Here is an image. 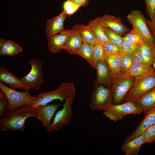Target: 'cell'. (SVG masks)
I'll return each instance as SVG.
<instances>
[{
  "instance_id": "cell-23",
  "label": "cell",
  "mask_w": 155,
  "mask_h": 155,
  "mask_svg": "<svg viewBox=\"0 0 155 155\" xmlns=\"http://www.w3.org/2000/svg\"><path fill=\"white\" fill-rule=\"evenodd\" d=\"M74 26L83 43L93 45L98 42L92 30L88 25L77 24Z\"/></svg>"
},
{
  "instance_id": "cell-22",
  "label": "cell",
  "mask_w": 155,
  "mask_h": 155,
  "mask_svg": "<svg viewBox=\"0 0 155 155\" xmlns=\"http://www.w3.org/2000/svg\"><path fill=\"white\" fill-rule=\"evenodd\" d=\"M22 51V48L13 41L0 39V55L2 56H13Z\"/></svg>"
},
{
  "instance_id": "cell-39",
  "label": "cell",
  "mask_w": 155,
  "mask_h": 155,
  "mask_svg": "<svg viewBox=\"0 0 155 155\" xmlns=\"http://www.w3.org/2000/svg\"><path fill=\"white\" fill-rule=\"evenodd\" d=\"M146 24L149 30L155 40V12L150 20H146Z\"/></svg>"
},
{
  "instance_id": "cell-25",
  "label": "cell",
  "mask_w": 155,
  "mask_h": 155,
  "mask_svg": "<svg viewBox=\"0 0 155 155\" xmlns=\"http://www.w3.org/2000/svg\"><path fill=\"white\" fill-rule=\"evenodd\" d=\"M154 70L152 67L147 64L133 63L129 71L124 74L135 78L148 73Z\"/></svg>"
},
{
  "instance_id": "cell-16",
  "label": "cell",
  "mask_w": 155,
  "mask_h": 155,
  "mask_svg": "<svg viewBox=\"0 0 155 155\" xmlns=\"http://www.w3.org/2000/svg\"><path fill=\"white\" fill-rule=\"evenodd\" d=\"M95 68L97 72V81L99 85H106L111 87L112 80L110 69L106 62L104 60L99 61Z\"/></svg>"
},
{
  "instance_id": "cell-26",
  "label": "cell",
  "mask_w": 155,
  "mask_h": 155,
  "mask_svg": "<svg viewBox=\"0 0 155 155\" xmlns=\"http://www.w3.org/2000/svg\"><path fill=\"white\" fill-rule=\"evenodd\" d=\"M140 48L146 63L152 67L154 57L152 47L144 41L140 44Z\"/></svg>"
},
{
  "instance_id": "cell-4",
  "label": "cell",
  "mask_w": 155,
  "mask_h": 155,
  "mask_svg": "<svg viewBox=\"0 0 155 155\" xmlns=\"http://www.w3.org/2000/svg\"><path fill=\"white\" fill-rule=\"evenodd\" d=\"M0 88L8 100L9 111L25 105H31L37 100V97L31 95L29 91L19 92L7 87L1 82Z\"/></svg>"
},
{
  "instance_id": "cell-13",
  "label": "cell",
  "mask_w": 155,
  "mask_h": 155,
  "mask_svg": "<svg viewBox=\"0 0 155 155\" xmlns=\"http://www.w3.org/2000/svg\"><path fill=\"white\" fill-rule=\"evenodd\" d=\"M155 124V107L144 114L142 120L136 129L124 140V143L135 139L141 135L148 127Z\"/></svg>"
},
{
  "instance_id": "cell-3",
  "label": "cell",
  "mask_w": 155,
  "mask_h": 155,
  "mask_svg": "<svg viewBox=\"0 0 155 155\" xmlns=\"http://www.w3.org/2000/svg\"><path fill=\"white\" fill-rule=\"evenodd\" d=\"M155 88V70L135 78L133 84L126 95L124 102L133 101Z\"/></svg>"
},
{
  "instance_id": "cell-15",
  "label": "cell",
  "mask_w": 155,
  "mask_h": 155,
  "mask_svg": "<svg viewBox=\"0 0 155 155\" xmlns=\"http://www.w3.org/2000/svg\"><path fill=\"white\" fill-rule=\"evenodd\" d=\"M67 17L65 11L63 10L57 16L46 20L45 31L46 38L59 33L64 30V22Z\"/></svg>"
},
{
  "instance_id": "cell-29",
  "label": "cell",
  "mask_w": 155,
  "mask_h": 155,
  "mask_svg": "<svg viewBox=\"0 0 155 155\" xmlns=\"http://www.w3.org/2000/svg\"><path fill=\"white\" fill-rule=\"evenodd\" d=\"M93 46V68H95L97 63L103 60L104 52L103 46L100 43L98 42Z\"/></svg>"
},
{
  "instance_id": "cell-32",
  "label": "cell",
  "mask_w": 155,
  "mask_h": 155,
  "mask_svg": "<svg viewBox=\"0 0 155 155\" xmlns=\"http://www.w3.org/2000/svg\"><path fill=\"white\" fill-rule=\"evenodd\" d=\"M63 6L67 16L69 17L74 14L81 6L67 0L64 2Z\"/></svg>"
},
{
  "instance_id": "cell-14",
  "label": "cell",
  "mask_w": 155,
  "mask_h": 155,
  "mask_svg": "<svg viewBox=\"0 0 155 155\" xmlns=\"http://www.w3.org/2000/svg\"><path fill=\"white\" fill-rule=\"evenodd\" d=\"M98 18L103 26L111 29L121 36L125 34L130 31L119 18L108 14Z\"/></svg>"
},
{
  "instance_id": "cell-31",
  "label": "cell",
  "mask_w": 155,
  "mask_h": 155,
  "mask_svg": "<svg viewBox=\"0 0 155 155\" xmlns=\"http://www.w3.org/2000/svg\"><path fill=\"white\" fill-rule=\"evenodd\" d=\"M133 63L131 53L125 54H122L121 59V65L123 74L129 71Z\"/></svg>"
},
{
  "instance_id": "cell-33",
  "label": "cell",
  "mask_w": 155,
  "mask_h": 155,
  "mask_svg": "<svg viewBox=\"0 0 155 155\" xmlns=\"http://www.w3.org/2000/svg\"><path fill=\"white\" fill-rule=\"evenodd\" d=\"M143 133L144 144L155 142V124L147 128Z\"/></svg>"
},
{
  "instance_id": "cell-8",
  "label": "cell",
  "mask_w": 155,
  "mask_h": 155,
  "mask_svg": "<svg viewBox=\"0 0 155 155\" xmlns=\"http://www.w3.org/2000/svg\"><path fill=\"white\" fill-rule=\"evenodd\" d=\"M135 78L123 74L113 81V84L110 87L112 104H120L124 100L133 86Z\"/></svg>"
},
{
  "instance_id": "cell-30",
  "label": "cell",
  "mask_w": 155,
  "mask_h": 155,
  "mask_svg": "<svg viewBox=\"0 0 155 155\" xmlns=\"http://www.w3.org/2000/svg\"><path fill=\"white\" fill-rule=\"evenodd\" d=\"M101 44H102L104 49V57L107 55L121 53V47L111 42H106Z\"/></svg>"
},
{
  "instance_id": "cell-38",
  "label": "cell",
  "mask_w": 155,
  "mask_h": 155,
  "mask_svg": "<svg viewBox=\"0 0 155 155\" xmlns=\"http://www.w3.org/2000/svg\"><path fill=\"white\" fill-rule=\"evenodd\" d=\"M131 55L133 63L146 64L140 47L132 52Z\"/></svg>"
},
{
  "instance_id": "cell-24",
  "label": "cell",
  "mask_w": 155,
  "mask_h": 155,
  "mask_svg": "<svg viewBox=\"0 0 155 155\" xmlns=\"http://www.w3.org/2000/svg\"><path fill=\"white\" fill-rule=\"evenodd\" d=\"M92 30L98 42L101 44L106 42H110L103 29V26L100 22L98 17L89 21L88 25Z\"/></svg>"
},
{
  "instance_id": "cell-6",
  "label": "cell",
  "mask_w": 155,
  "mask_h": 155,
  "mask_svg": "<svg viewBox=\"0 0 155 155\" xmlns=\"http://www.w3.org/2000/svg\"><path fill=\"white\" fill-rule=\"evenodd\" d=\"M103 114L110 120L114 122L122 119L130 114L140 115L142 113L135 102L128 101L123 103L111 104L104 110Z\"/></svg>"
},
{
  "instance_id": "cell-5",
  "label": "cell",
  "mask_w": 155,
  "mask_h": 155,
  "mask_svg": "<svg viewBox=\"0 0 155 155\" xmlns=\"http://www.w3.org/2000/svg\"><path fill=\"white\" fill-rule=\"evenodd\" d=\"M127 18L132 26L131 31L137 34L151 46L154 45L155 40L147 26L146 19L140 10H132L127 16Z\"/></svg>"
},
{
  "instance_id": "cell-40",
  "label": "cell",
  "mask_w": 155,
  "mask_h": 155,
  "mask_svg": "<svg viewBox=\"0 0 155 155\" xmlns=\"http://www.w3.org/2000/svg\"><path fill=\"white\" fill-rule=\"evenodd\" d=\"M82 6H87L90 0H69Z\"/></svg>"
},
{
  "instance_id": "cell-2",
  "label": "cell",
  "mask_w": 155,
  "mask_h": 155,
  "mask_svg": "<svg viewBox=\"0 0 155 155\" xmlns=\"http://www.w3.org/2000/svg\"><path fill=\"white\" fill-rule=\"evenodd\" d=\"M76 90L74 82H64L60 84L56 89L47 92L39 93L37 95V101L30 105L32 107L36 108L41 105L48 104L55 99L61 102L75 96Z\"/></svg>"
},
{
  "instance_id": "cell-18",
  "label": "cell",
  "mask_w": 155,
  "mask_h": 155,
  "mask_svg": "<svg viewBox=\"0 0 155 155\" xmlns=\"http://www.w3.org/2000/svg\"><path fill=\"white\" fill-rule=\"evenodd\" d=\"M133 101L142 113H146L155 107V88Z\"/></svg>"
},
{
  "instance_id": "cell-17",
  "label": "cell",
  "mask_w": 155,
  "mask_h": 155,
  "mask_svg": "<svg viewBox=\"0 0 155 155\" xmlns=\"http://www.w3.org/2000/svg\"><path fill=\"white\" fill-rule=\"evenodd\" d=\"M0 81L2 83L8 85L12 89L26 90L21 79L7 70L3 65L0 68Z\"/></svg>"
},
{
  "instance_id": "cell-7",
  "label": "cell",
  "mask_w": 155,
  "mask_h": 155,
  "mask_svg": "<svg viewBox=\"0 0 155 155\" xmlns=\"http://www.w3.org/2000/svg\"><path fill=\"white\" fill-rule=\"evenodd\" d=\"M31 69L28 73L21 79L26 91L38 90L44 82L42 69V63L40 59H32L29 61Z\"/></svg>"
},
{
  "instance_id": "cell-10",
  "label": "cell",
  "mask_w": 155,
  "mask_h": 155,
  "mask_svg": "<svg viewBox=\"0 0 155 155\" xmlns=\"http://www.w3.org/2000/svg\"><path fill=\"white\" fill-rule=\"evenodd\" d=\"M74 98L65 100L62 108L56 113L50 126L46 129L47 132L58 130L63 126L70 124L73 114L72 106Z\"/></svg>"
},
{
  "instance_id": "cell-27",
  "label": "cell",
  "mask_w": 155,
  "mask_h": 155,
  "mask_svg": "<svg viewBox=\"0 0 155 155\" xmlns=\"http://www.w3.org/2000/svg\"><path fill=\"white\" fill-rule=\"evenodd\" d=\"M93 49L92 45L83 43L77 53L86 60L92 67Z\"/></svg>"
},
{
  "instance_id": "cell-28",
  "label": "cell",
  "mask_w": 155,
  "mask_h": 155,
  "mask_svg": "<svg viewBox=\"0 0 155 155\" xmlns=\"http://www.w3.org/2000/svg\"><path fill=\"white\" fill-rule=\"evenodd\" d=\"M105 34L111 42L122 47L123 40L121 36L111 29L103 26Z\"/></svg>"
},
{
  "instance_id": "cell-34",
  "label": "cell",
  "mask_w": 155,
  "mask_h": 155,
  "mask_svg": "<svg viewBox=\"0 0 155 155\" xmlns=\"http://www.w3.org/2000/svg\"><path fill=\"white\" fill-rule=\"evenodd\" d=\"M123 41L141 44L144 41L137 34L131 31L122 37Z\"/></svg>"
},
{
  "instance_id": "cell-11",
  "label": "cell",
  "mask_w": 155,
  "mask_h": 155,
  "mask_svg": "<svg viewBox=\"0 0 155 155\" xmlns=\"http://www.w3.org/2000/svg\"><path fill=\"white\" fill-rule=\"evenodd\" d=\"M61 103L47 104L36 108L37 115L36 118L40 121L44 127L46 129L50 126L51 119L58 107L62 106Z\"/></svg>"
},
{
  "instance_id": "cell-36",
  "label": "cell",
  "mask_w": 155,
  "mask_h": 155,
  "mask_svg": "<svg viewBox=\"0 0 155 155\" xmlns=\"http://www.w3.org/2000/svg\"><path fill=\"white\" fill-rule=\"evenodd\" d=\"M9 111V102L5 95L0 92V115L1 116Z\"/></svg>"
},
{
  "instance_id": "cell-9",
  "label": "cell",
  "mask_w": 155,
  "mask_h": 155,
  "mask_svg": "<svg viewBox=\"0 0 155 155\" xmlns=\"http://www.w3.org/2000/svg\"><path fill=\"white\" fill-rule=\"evenodd\" d=\"M112 104L111 88L105 87L101 84L96 86L91 93L89 104L90 108L93 111H103Z\"/></svg>"
},
{
  "instance_id": "cell-21",
  "label": "cell",
  "mask_w": 155,
  "mask_h": 155,
  "mask_svg": "<svg viewBox=\"0 0 155 155\" xmlns=\"http://www.w3.org/2000/svg\"><path fill=\"white\" fill-rule=\"evenodd\" d=\"M144 144V136L143 133L133 140L124 143L122 146L121 150L125 155H137Z\"/></svg>"
},
{
  "instance_id": "cell-41",
  "label": "cell",
  "mask_w": 155,
  "mask_h": 155,
  "mask_svg": "<svg viewBox=\"0 0 155 155\" xmlns=\"http://www.w3.org/2000/svg\"><path fill=\"white\" fill-rule=\"evenodd\" d=\"M153 48L154 54V63L152 66V67H153L154 69L155 70V44L154 46H152Z\"/></svg>"
},
{
  "instance_id": "cell-37",
  "label": "cell",
  "mask_w": 155,
  "mask_h": 155,
  "mask_svg": "<svg viewBox=\"0 0 155 155\" xmlns=\"http://www.w3.org/2000/svg\"><path fill=\"white\" fill-rule=\"evenodd\" d=\"M146 5V13L151 19L155 12V0H144Z\"/></svg>"
},
{
  "instance_id": "cell-19",
  "label": "cell",
  "mask_w": 155,
  "mask_h": 155,
  "mask_svg": "<svg viewBox=\"0 0 155 155\" xmlns=\"http://www.w3.org/2000/svg\"><path fill=\"white\" fill-rule=\"evenodd\" d=\"M122 53L107 55L104 57L103 60L107 63L111 72L112 80H115L122 75L121 65Z\"/></svg>"
},
{
  "instance_id": "cell-20",
  "label": "cell",
  "mask_w": 155,
  "mask_h": 155,
  "mask_svg": "<svg viewBox=\"0 0 155 155\" xmlns=\"http://www.w3.org/2000/svg\"><path fill=\"white\" fill-rule=\"evenodd\" d=\"M72 32L63 49L71 54H76L80 48L83 42L79 34L74 26L72 29Z\"/></svg>"
},
{
  "instance_id": "cell-1",
  "label": "cell",
  "mask_w": 155,
  "mask_h": 155,
  "mask_svg": "<svg viewBox=\"0 0 155 155\" xmlns=\"http://www.w3.org/2000/svg\"><path fill=\"white\" fill-rule=\"evenodd\" d=\"M36 108L30 104L18 107L1 116L0 129L4 131H19L24 132L26 120L28 118L36 117Z\"/></svg>"
},
{
  "instance_id": "cell-12",
  "label": "cell",
  "mask_w": 155,
  "mask_h": 155,
  "mask_svg": "<svg viewBox=\"0 0 155 155\" xmlns=\"http://www.w3.org/2000/svg\"><path fill=\"white\" fill-rule=\"evenodd\" d=\"M72 31V29H65L49 38L47 44L49 51L54 53L60 52L63 49Z\"/></svg>"
},
{
  "instance_id": "cell-35",
  "label": "cell",
  "mask_w": 155,
  "mask_h": 155,
  "mask_svg": "<svg viewBox=\"0 0 155 155\" xmlns=\"http://www.w3.org/2000/svg\"><path fill=\"white\" fill-rule=\"evenodd\" d=\"M141 44L123 41L121 47V53L123 54L131 53L139 48Z\"/></svg>"
}]
</instances>
